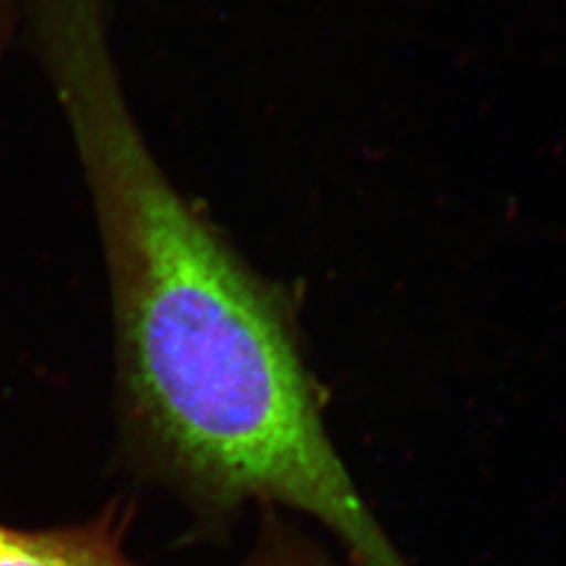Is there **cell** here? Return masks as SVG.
<instances>
[{"label":"cell","instance_id":"obj_1","mask_svg":"<svg viewBox=\"0 0 566 566\" xmlns=\"http://www.w3.org/2000/svg\"><path fill=\"white\" fill-rule=\"evenodd\" d=\"M78 143L116 319L126 434L210 510L292 507L361 566H405L325 428L290 301L164 177L81 46L44 61Z\"/></svg>","mask_w":566,"mask_h":566},{"label":"cell","instance_id":"obj_4","mask_svg":"<svg viewBox=\"0 0 566 566\" xmlns=\"http://www.w3.org/2000/svg\"><path fill=\"white\" fill-rule=\"evenodd\" d=\"M21 0H0V67L4 60V51L11 41L15 18L20 13Z\"/></svg>","mask_w":566,"mask_h":566},{"label":"cell","instance_id":"obj_2","mask_svg":"<svg viewBox=\"0 0 566 566\" xmlns=\"http://www.w3.org/2000/svg\"><path fill=\"white\" fill-rule=\"evenodd\" d=\"M120 512H103L84 525L15 528L0 523V566H142L122 544Z\"/></svg>","mask_w":566,"mask_h":566},{"label":"cell","instance_id":"obj_3","mask_svg":"<svg viewBox=\"0 0 566 566\" xmlns=\"http://www.w3.org/2000/svg\"><path fill=\"white\" fill-rule=\"evenodd\" d=\"M242 566H334L317 547L285 526L269 521L261 539Z\"/></svg>","mask_w":566,"mask_h":566}]
</instances>
